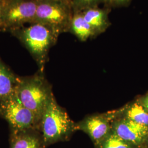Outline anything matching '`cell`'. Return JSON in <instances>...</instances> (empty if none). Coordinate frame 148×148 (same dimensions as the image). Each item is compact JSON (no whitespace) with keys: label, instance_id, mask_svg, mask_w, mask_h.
I'll use <instances>...</instances> for the list:
<instances>
[{"label":"cell","instance_id":"obj_11","mask_svg":"<svg viewBox=\"0 0 148 148\" xmlns=\"http://www.w3.org/2000/svg\"><path fill=\"white\" fill-rule=\"evenodd\" d=\"M19 78L0 57V105L16 93Z\"/></svg>","mask_w":148,"mask_h":148},{"label":"cell","instance_id":"obj_14","mask_svg":"<svg viewBox=\"0 0 148 148\" xmlns=\"http://www.w3.org/2000/svg\"><path fill=\"white\" fill-rule=\"evenodd\" d=\"M96 148H137L119 137L111 131L101 143L95 146Z\"/></svg>","mask_w":148,"mask_h":148},{"label":"cell","instance_id":"obj_12","mask_svg":"<svg viewBox=\"0 0 148 148\" xmlns=\"http://www.w3.org/2000/svg\"><path fill=\"white\" fill-rule=\"evenodd\" d=\"M68 32L74 35L82 42H85L90 38L97 37L92 27L85 21L81 12H73Z\"/></svg>","mask_w":148,"mask_h":148},{"label":"cell","instance_id":"obj_17","mask_svg":"<svg viewBox=\"0 0 148 148\" xmlns=\"http://www.w3.org/2000/svg\"><path fill=\"white\" fill-rule=\"evenodd\" d=\"M138 101L148 112V94L140 98Z\"/></svg>","mask_w":148,"mask_h":148},{"label":"cell","instance_id":"obj_19","mask_svg":"<svg viewBox=\"0 0 148 148\" xmlns=\"http://www.w3.org/2000/svg\"><path fill=\"white\" fill-rule=\"evenodd\" d=\"M2 0H0V11H1V5H2Z\"/></svg>","mask_w":148,"mask_h":148},{"label":"cell","instance_id":"obj_7","mask_svg":"<svg viewBox=\"0 0 148 148\" xmlns=\"http://www.w3.org/2000/svg\"><path fill=\"white\" fill-rule=\"evenodd\" d=\"M124 107L118 110L88 116L77 123L78 130L87 133L95 145H98L112 131V123L122 114Z\"/></svg>","mask_w":148,"mask_h":148},{"label":"cell","instance_id":"obj_6","mask_svg":"<svg viewBox=\"0 0 148 148\" xmlns=\"http://www.w3.org/2000/svg\"><path fill=\"white\" fill-rule=\"evenodd\" d=\"M0 117L7 122L9 131L31 129L39 131L38 119L23 104L16 93L1 104Z\"/></svg>","mask_w":148,"mask_h":148},{"label":"cell","instance_id":"obj_9","mask_svg":"<svg viewBox=\"0 0 148 148\" xmlns=\"http://www.w3.org/2000/svg\"><path fill=\"white\" fill-rule=\"evenodd\" d=\"M9 132V148H46L42 134L37 130Z\"/></svg>","mask_w":148,"mask_h":148},{"label":"cell","instance_id":"obj_18","mask_svg":"<svg viewBox=\"0 0 148 148\" xmlns=\"http://www.w3.org/2000/svg\"><path fill=\"white\" fill-rule=\"evenodd\" d=\"M66 5H68L72 8V0H57Z\"/></svg>","mask_w":148,"mask_h":148},{"label":"cell","instance_id":"obj_10","mask_svg":"<svg viewBox=\"0 0 148 148\" xmlns=\"http://www.w3.org/2000/svg\"><path fill=\"white\" fill-rule=\"evenodd\" d=\"M110 8L99 6L81 12L85 21L92 27L97 36L104 33L111 25L109 18Z\"/></svg>","mask_w":148,"mask_h":148},{"label":"cell","instance_id":"obj_15","mask_svg":"<svg viewBox=\"0 0 148 148\" xmlns=\"http://www.w3.org/2000/svg\"><path fill=\"white\" fill-rule=\"evenodd\" d=\"M101 3L104 4V0H72V9L73 12H82Z\"/></svg>","mask_w":148,"mask_h":148},{"label":"cell","instance_id":"obj_8","mask_svg":"<svg viewBox=\"0 0 148 148\" xmlns=\"http://www.w3.org/2000/svg\"><path fill=\"white\" fill-rule=\"evenodd\" d=\"M112 131L137 148L147 142L148 138V126L133 121L122 115L112 122Z\"/></svg>","mask_w":148,"mask_h":148},{"label":"cell","instance_id":"obj_3","mask_svg":"<svg viewBox=\"0 0 148 148\" xmlns=\"http://www.w3.org/2000/svg\"><path fill=\"white\" fill-rule=\"evenodd\" d=\"M16 94L23 104L36 116L39 123L45 108L54 96L45 72L39 70L32 75L20 76Z\"/></svg>","mask_w":148,"mask_h":148},{"label":"cell","instance_id":"obj_1","mask_svg":"<svg viewBox=\"0 0 148 148\" xmlns=\"http://www.w3.org/2000/svg\"><path fill=\"white\" fill-rule=\"evenodd\" d=\"M10 32L28 51L37 64L38 70L45 72L49 51L57 42L60 35L51 28L36 23Z\"/></svg>","mask_w":148,"mask_h":148},{"label":"cell","instance_id":"obj_13","mask_svg":"<svg viewBox=\"0 0 148 148\" xmlns=\"http://www.w3.org/2000/svg\"><path fill=\"white\" fill-rule=\"evenodd\" d=\"M122 115L137 123L148 126V112L138 100L123 106Z\"/></svg>","mask_w":148,"mask_h":148},{"label":"cell","instance_id":"obj_2","mask_svg":"<svg viewBox=\"0 0 148 148\" xmlns=\"http://www.w3.org/2000/svg\"><path fill=\"white\" fill-rule=\"evenodd\" d=\"M77 130V123L70 119L53 96L45 108L39 123V131L46 148L55 143L68 140Z\"/></svg>","mask_w":148,"mask_h":148},{"label":"cell","instance_id":"obj_20","mask_svg":"<svg viewBox=\"0 0 148 148\" xmlns=\"http://www.w3.org/2000/svg\"><path fill=\"white\" fill-rule=\"evenodd\" d=\"M147 143H148V139H147Z\"/></svg>","mask_w":148,"mask_h":148},{"label":"cell","instance_id":"obj_5","mask_svg":"<svg viewBox=\"0 0 148 148\" xmlns=\"http://www.w3.org/2000/svg\"><path fill=\"white\" fill-rule=\"evenodd\" d=\"M73 14V11L70 7L57 0H37L33 23L46 25L60 35L69 32Z\"/></svg>","mask_w":148,"mask_h":148},{"label":"cell","instance_id":"obj_4","mask_svg":"<svg viewBox=\"0 0 148 148\" xmlns=\"http://www.w3.org/2000/svg\"><path fill=\"white\" fill-rule=\"evenodd\" d=\"M37 0H2L0 32H10L34 23Z\"/></svg>","mask_w":148,"mask_h":148},{"label":"cell","instance_id":"obj_16","mask_svg":"<svg viewBox=\"0 0 148 148\" xmlns=\"http://www.w3.org/2000/svg\"><path fill=\"white\" fill-rule=\"evenodd\" d=\"M132 0H104V4L107 7L117 8L126 7L128 5Z\"/></svg>","mask_w":148,"mask_h":148}]
</instances>
